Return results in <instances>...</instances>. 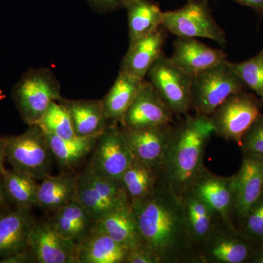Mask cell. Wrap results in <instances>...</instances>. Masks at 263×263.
<instances>
[{
  "mask_svg": "<svg viewBox=\"0 0 263 263\" xmlns=\"http://www.w3.org/2000/svg\"><path fill=\"white\" fill-rule=\"evenodd\" d=\"M131 206L142 245L150 249L160 263H200L181 197L163 180L152 196Z\"/></svg>",
  "mask_w": 263,
  "mask_h": 263,
  "instance_id": "1",
  "label": "cell"
},
{
  "mask_svg": "<svg viewBox=\"0 0 263 263\" xmlns=\"http://www.w3.org/2000/svg\"><path fill=\"white\" fill-rule=\"evenodd\" d=\"M178 117L162 174L164 182L182 197L206 168L204 156L214 128L206 116L186 114Z\"/></svg>",
  "mask_w": 263,
  "mask_h": 263,
  "instance_id": "2",
  "label": "cell"
},
{
  "mask_svg": "<svg viewBox=\"0 0 263 263\" xmlns=\"http://www.w3.org/2000/svg\"><path fill=\"white\" fill-rule=\"evenodd\" d=\"M61 86L53 72L46 67L29 69L12 89V99L22 120L37 124L48 107L61 98Z\"/></svg>",
  "mask_w": 263,
  "mask_h": 263,
  "instance_id": "3",
  "label": "cell"
},
{
  "mask_svg": "<svg viewBox=\"0 0 263 263\" xmlns=\"http://www.w3.org/2000/svg\"><path fill=\"white\" fill-rule=\"evenodd\" d=\"M6 161L13 169L42 180L51 174V147L46 133L38 124L29 125L18 136L5 137Z\"/></svg>",
  "mask_w": 263,
  "mask_h": 263,
  "instance_id": "4",
  "label": "cell"
},
{
  "mask_svg": "<svg viewBox=\"0 0 263 263\" xmlns=\"http://www.w3.org/2000/svg\"><path fill=\"white\" fill-rule=\"evenodd\" d=\"M245 85L228 60L193 76L191 110L210 117L230 95L243 91Z\"/></svg>",
  "mask_w": 263,
  "mask_h": 263,
  "instance_id": "5",
  "label": "cell"
},
{
  "mask_svg": "<svg viewBox=\"0 0 263 263\" xmlns=\"http://www.w3.org/2000/svg\"><path fill=\"white\" fill-rule=\"evenodd\" d=\"M162 25L177 37L207 38L227 44L226 33L214 18L209 0H187L179 9L164 12Z\"/></svg>",
  "mask_w": 263,
  "mask_h": 263,
  "instance_id": "6",
  "label": "cell"
},
{
  "mask_svg": "<svg viewBox=\"0 0 263 263\" xmlns=\"http://www.w3.org/2000/svg\"><path fill=\"white\" fill-rule=\"evenodd\" d=\"M258 99L245 90L230 95L210 116L214 134L240 146L246 133L262 114Z\"/></svg>",
  "mask_w": 263,
  "mask_h": 263,
  "instance_id": "7",
  "label": "cell"
},
{
  "mask_svg": "<svg viewBox=\"0 0 263 263\" xmlns=\"http://www.w3.org/2000/svg\"><path fill=\"white\" fill-rule=\"evenodd\" d=\"M76 200L87 209L95 221L131 205L122 181L95 174L88 166L79 174Z\"/></svg>",
  "mask_w": 263,
  "mask_h": 263,
  "instance_id": "8",
  "label": "cell"
},
{
  "mask_svg": "<svg viewBox=\"0 0 263 263\" xmlns=\"http://www.w3.org/2000/svg\"><path fill=\"white\" fill-rule=\"evenodd\" d=\"M146 76L176 117L190 113L193 76L175 65L163 52L151 67Z\"/></svg>",
  "mask_w": 263,
  "mask_h": 263,
  "instance_id": "9",
  "label": "cell"
},
{
  "mask_svg": "<svg viewBox=\"0 0 263 263\" xmlns=\"http://www.w3.org/2000/svg\"><path fill=\"white\" fill-rule=\"evenodd\" d=\"M134 159L122 126L110 124L99 136L87 166L95 174L121 181Z\"/></svg>",
  "mask_w": 263,
  "mask_h": 263,
  "instance_id": "10",
  "label": "cell"
},
{
  "mask_svg": "<svg viewBox=\"0 0 263 263\" xmlns=\"http://www.w3.org/2000/svg\"><path fill=\"white\" fill-rule=\"evenodd\" d=\"M175 117L149 81L144 79L121 126L129 129L157 127L174 122Z\"/></svg>",
  "mask_w": 263,
  "mask_h": 263,
  "instance_id": "11",
  "label": "cell"
},
{
  "mask_svg": "<svg viewBox=\"0 0 263 263\" xmlns=\"http://www.w3.org/2000/svg\"><path fill=\"white\" fill-rule=\"evenodd\" d=\"M29 247L37 263H79L77 243L60 235L47 219L36 221Z\"/></svg>",
  "mask_w": 263,
  "mask_h": 263,
  "instance_id": "12",
  "label": "cell"
},
{
  "mask_svg": "<svg viewBox=\"0 0 263 263\" xmlns=\"http://www.w3.org/2000/svg\"><path fill=\"white\" fill-rule=\"evenodd\" d=\"M122 129L135 159L162 171L172 141L174 122L144 129Z\"/></svg>",
  "mask_w": 263,
  "mask_h": 263,
  "instance_id": "13",
  "label": "cell"
},
{
  "mask_svg": "<svg viewBox=\"0 0 263 263\" xmlns=\"http://www.w3.org/2000/svg\"><path fill=\"white\" fill-rule=\"evenodd\" d=\"M233 177V212L245 219L263 193V160L246 156Z\"/></svg>",
  "mask_w": 263,
  "mask_h": 263,
  "instance_id": "14",
  "label": "cell"
},
{
  "mask_svg": "<svg viewBox=\"0 0 263 263\" xmlns=\"http://www.w3.org/2000/svg\"><path fill=\"white\" fill-rule=\"evenodd\" d=\"M233 177H224L205 168L197 178L190 191L193 192L219 215L223 223L233 228Z\"/></svg>",
  "mask_w": 263,
  "mask_h": 263,
  "instance_id": "15",
  "label": "cell"
},
{
  "mask_svg": "<svg viewBox=\"0 0 263 263\" xmlns=\"http://www.w3.org/2000/svg\"><path fill=\"white\" fill-rule=\"evenodd\" d=\"M234 228L221 222L197 250L200 263H241L249 257L247 243L233 233Z\"/></svg>",
  "mask_w": 263,
  "mask_h": 263,
  "instance_id": "16",
  "label": "cell"
},
{
  "mask_svg": "<svg viewBox=\"0 0 263 263\" xmlns=\"http://www.w3.org/2000/svg\"><path fill=\"white\" fill-rule=\"evenodd\" d=\"M168 32L160 26L155 32L129 44L121 64V71L143 80L151 67L163 53Z\"/></svg>",
  "mask_w": 263,
  "mask_h": 263,
  "instance_id": "17",
  "label": "cell"
},
{
  "mask_svg": "<svg viewBox=\"0 0 263 263\" xmlns=\"http://www.w3.org/2000/svg\"><path fill=\"white\" fill-rule=\"evenodd\" d=\"M174 53L170 57L175 65L191 76H195L228 60L221 49L210 47L196 38L177 37Z\"/></svg>",
  "mask_w": 263,
  "mask_h": 263,
  "instance_id": "18",
  "label": "cell"
},
{
  "mask_svg": "<svg viewBox=\"0 0 263 263\" xmlns=\"http://www.w3.org/2000/svg\"><path fill=\"white\" fill-rule=\"evenodd\" d=\"M37 219L29 209H12L0 216V259L29 247Z\"/></svg>",
  "mask_w": 263,
  "mask_h": 263,
  "instance_id": "19",
  "label": "cell"
},
{
  "mask_svg": "<svg viewBox=\"0 0 263 263\" xmlns=\"http://www.w3.org/2000/svg\"><path fill=\"white\" fill-rule=\"evenodd\" d=\"M78 179L79 174L65 171L57 176L50 175L41 180L38 186L37 207L53 213L76 200Z\"/></svg>",
  "mask_w": 263,
  "mask_h": 263,
  "instance_id": "20",
  "label": "cell"
},
{
  "mask_svg": "<svg viewBox=\"0 0 263 263\" xmlns=\"http://www.w3.org/2000/svg\"><path fill=\"white\" fill-rule=\"evenodd\" d=\"M181 197L189 231L198 250L221 222L219 215L192 191Z\"/></svg>",
  "mask_w": 263,
  "mask_h": 263,
  "instance_id": "21",
  "label": "cell"
},
{
  "mask_svg": "<svg viewBox=\"0 0 263 263\" xmlns=\"http://www.w3.org/2000/svg\"><path fill=\"white\" fill-rule=\"evenodd\" d=\"M70 114L76 136H91L102 133L110 123L105 117L102 100H68L60 98Z\"/></svg>",
  "mask_w": 263,
  "mask_h": 263,
  "instance_id": "22",
  "label": "cell"
},
{
  "mask_svg": "<svg viewBox=\"0 0 263 263\" xmlns=\"http://www.w3.org/2000/svg\"><path fill=\"white\" fill-rule=\"evenodd\" d=\"M47 220L60 235L77 245L91 233L95 226L94 218L77 200L52 213Z\"/></svg>",
  "mask_w": 263,
  "mask_h": 263,
  "instance_id": "23",
  "label": "cell"
},
{
  "mask_svg": "<svg viewBox=\"0 0 263 263\" xmlns=\"http://www.w3.org/2000/svg\"><path fill=\"white\" fill-rule=\"evenodd\" d=\"M129 250L96 228L78 243L79 263H124Z\"/></svg>",
  "mask_w": 263,
  "mask_h": 263,
  "instance_id": "24",
  "label": "cell"
},
{
  "mask_svg": "<svg viewBox=\"0 0 263 263\" xmlns=\"http://www.w3.org/2000/svg\"><path fill=\"white\" fill-rule=\"evenodd\" d=\"M143 80L119 71L113 86L102 100L105 117L110 124L122 125Z\"/></svg>",
  "mask_w": 263,
  "mask_h": 263,
  "instance_id": "25",
  "label": "cell"
},
{
  "mask_svg": "<svg viewBox=\"0 0 263 263\" xmlns=\"http://www.w3.org/2000/svg\"><path fill=\"white\" fill-rule=\"evenodd\" d=\"M95 228L108 235L128 250L142 245L131 205L99 218L95 221Z\"/></svg>",
  "mask_w": 263,
  "mask_h": 263,
  "instance_id": "26",
  "label": "cell"
},
{
  "mask_svg": "<svg viewBox=\"0 0 263 263\" xmlns=\"http://www.w3.org/2000/svg\"><path fill=\"white\" fill-rule=\"evenodd\" d=\"M129 44L148 35L162 26L164 12L152 0H125Z\"/></svg>",
  "mask_w": 263,
  "mask_h": 263,
  "instance_id": "27",
  "label": "cell"
},
{
  "mask_svg": "<svg viewBox=\"0 0 263 263\" xmlns=\"http://www.w3.org/2000/svg\"><path fill=\"white\" fill-rule=\"evenodd\" d=\"M121 181L132 205L146 200L155 193L162 181V171L134 159Z\"/></svg>",
  "mask_w": 263,
  "mask_h": 263,
  "instance_id": "28",
  "label": "cell"
},
{
  "mask_svg": "<svg viewBox=\"0 0 263 263\" xmlns=\"http://www.w3.org/2000/svg\"><path fill=\"white\" fill-rule=\"evenodd\" d=\"M53 158L62 168L72 171L94 150L99 136L79 137L64 140L53 135L46 133Z\"/></svg>",
  "mask_w": 263,
  "mask_h": 263,
  "instance_id": "29",
  "label": "cell"
},
{
  "mask_svg": "<svg viewBox=\"0 0 263 263\" xmlns=\"http://www.w3.org/2000/svg\"><path fill=\"white\" fill-rule=\"evenodd\" d=\"M2 177L10 201L16 209L32 210L37 207V180L14 169L5 170Z\"/></svg>",
  "mask_w": 263,
  "mask_h": 263,
  "instance_id": "30",
  "label": "cell"
},
{
  "mask_svg": "<svg viewBox=\"0 0 263 263\" xmlns=\"http://www.w3.org/2000/svg\"><path fill=\"white\" fill-rule=\"evenodd\" d=\"M37 124L45 133L62 139L70 140L76 137L68 110L58 101L50 105Z\"/></svg>",
  "mask_w": 263,
  "mask_h": 263,
  "instance_id": "31",
  "label": "cell"
},
{
  "mask_svg": "<svg viewBox=\"0 0 263 263\" xmlns=\"http://www.w3.org/2000/svg\"><path fill=\"white\" fill-rule=\"evenodd\" d=\"M230 65L245 86L254 91L263 103V49L249 60L230 62Z\"/></svg>",
  "mask_w": 263,
  "mask_h": 263,
  "instance_id": "32",
  "label": "cell"
},
{
  "mask_svg": "<svg viewBox=\"0 0 263 263\" xmlns=\"http://www.w3.org/2000/svg\"><path fill=\"white\" fill-rule=\"evenodd\" d=\"M240 146L246 156L263 160V116L261 115L249 128L242 139Z\"/></svg>",
  "mask_w": 263,
  "mask_h": 263,
  "instance_id": "33",
  "label": "cell"
},
{
  "mask_svg": "<svg viewBox=\"0 0 263 263\" xmlns=\"http://www.w3.org/2000/svg\"><path fill=\"white\" fill-rule=\"evenodd\" d=\"M246 230L249 234L263 239V199H260L245 217Z\"/></svg>",
  "mask_w": 263,
  "mask_h": 263,
  "instance_id": "34",
  "label": "cell"
},
{
  "mask_svg": "<svg viewBox=\"0 0 263 263\" xmlns=\"http://www.w3.org/2000/svg\"><path fill=\"white\" fill-rule=\"evenodd\" d=\"M124 263H160L157 256L143 245L131 249Z\"/></svg>",
  "mask_w": 263,
  "mask_h": 263,
  "instance_id": "35",
  "label": "cell"
},
{
  "mask_svg": "<svg viewBox=\"0 0 263 263\" xmlns=\"http://www.w3.org/2000/svg\"><path fill=\"white\" fill-rule=\"evenodd\" d=\"M125 0H86L99 13H105L123 8Z\"/></svg>",
  "mask_w": 263,
  "mask_h": 263,
  "instance_id": "36",
  "label": "cell"
},
{
  "mask_svg": "<svg viewBox=\"0 0 263 263\" xmlns=\"http://www.w3.org/2000/svg\"><path fill=\"white\" fill-rule=\"evenodd\" d=\"M0 263H37V262L33 255L32 251L28 247L24 250L0 259Z\"/></svg>",
  "mask_w": 263,
  "mask_h": 263,
  "instance_id": "37",
  "label": "cell"
},
{
  "mask_svg": "<svg viewBox=\"0 0 263 263\" xmlns=\"http://www.w3.org/2000/svg\"><path fill=\"white\" fill-rule=\"evenodd\" d=\"M11 205H13V203L10 201L9 197L7 194L4 183H3V177L0 176V216L12 210L10 209Z\"/></svg>",
  "mask_w": 263,
  "mask_h": 263,
  "instance_id": "38",
  "label": "cell"
},
{
  "mask_svg": "<svg viewBox=\"0 0 263 263\" xmlns=\"http://www.w3.org/2000/svg\"><path fill=\"white\" fill-rule=\"evenodd\" d=\"M240 5H245L255 10L256 13L263 16V0H234Z\"/></svg>",
  "mask_w": 263,
  "mask_h": 263,
  "instance_id": "39",
  "label": "cell"
},
{
  "mask_svg": "<svg viewBox=\"0 0 263 263\" xmlns=\"http://www.w3.org/2000/svg\"><path fill=\"white\" fill-rule=\"evenodd\" d=\"M6 161L5 155V137L0 136V176L5 171V163Z\"/></svg>",
  "mask_w": 263,
  "mask_h": 263,
  "instance_id": "40",
  "label": "cell"
},
{
  "mask_svg": "<svg viewBox=\"0 0 263 263\" xmlns=\"http://www.w3.org/2000/svg\"><path fill=\"white\" fill-rule=\"evenodd\" d=\"M256 262L259 263H263V253L261 254L260 255H259L258 258L256 259Z\"/></svg>",
  "mask_w": 263,
  "mask_h": 263,
  "instance_id": "41",
  "label": "cell"
}]
</instances>
